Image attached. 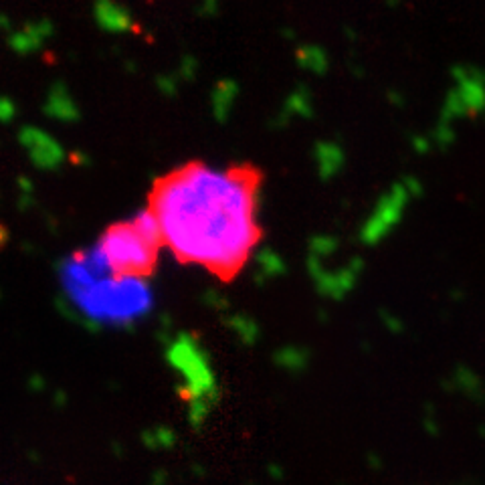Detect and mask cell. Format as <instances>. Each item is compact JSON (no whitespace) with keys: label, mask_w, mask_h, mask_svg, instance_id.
I'll list each match as a JSON object with an SVG mask.
<instances>
[{"label":"cell","mask_w":485,"mask_h":485,"mask_svg":"<svg viewBox=\"0 0 485 485\" xmlns=\"http://www.w3.org/2000/svg\"><path fill=\"white\" fill-rule=\"evenodd\" d=\"M263 182L265 174L253 162L219 170L188 160L154 180L146 210L178 263L199 265L230 284L263 241Z\"/></svg>","instance_id":"6da1fadb"},{"label":"cell","mask_w":485,"mask_h":485,"mask_svg":"<svg viewBox=\"0 0 485 485\" xmlns=\"http://www.w3.org/2000/svg\"><path fill=\"white\" fill-rule=\"evenodd\" d=\"M162 237L148 210L103 230L95 247V261L114 281H143L154 275Z\"/></svg>","instance_id":"7a4b0ae2"},{"label":"cell","mask_w":485,"mask_h":485,"mask_svg":"<svg viewBox=\"0 0 485 485\" xmlns=\"http://www.w3.org/2000/svg\"><path fill=\"white\" fill-rule=\"evenodd\" d=\"M71 293L87 314L97 319H132L148 306L142 281H106L71 284Z\"/></svg>","instance_id":"3957f363"}]
</instances>
